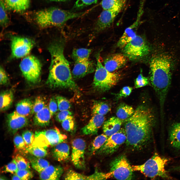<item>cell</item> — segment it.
<instances>
[{
  "label": "cell",
  "mask_w": 180,
  "mask_h": 180,
  "mask_svg": "<svg viewBox=\"0 0 180 180\" xmlns=\"http://www.w3.org/2000/svg\"><path fill=\"white\" fill-rule=\"evenodd\" d=\"M34 134L35 140L32 145L46 148L64 142L67 138L56 127L36 131Z\"/></svg>",
  "instance_id": "7"
},
{
  "label": "cell",
  "mask_w": 180,
  "mask_h": 180,
  "mask_svg": "<svg viewBox=\"0 0 180 180\" xmlns=\"http://www.w3.org/2000/svg\"><path fill=\"white\" fill-rule=\"evenodd\" d=\"M46 106L44 99L41 96H38L34 102L32 114H34Z\"/></svg>",
  "instance_id": "39"
},
{
  "label": "cell",
  "mask_w": 180,
  "mask_h": 180,
  "mask_svg": "<svg viewBox=\"0 0 180 180\" xmlns=\"http://www.w3.org/2000/svg\"><path fill=\"white\" fill-rule=\"evenodd\" d=\"M91 50L90 49L81 48L74 50L72 57L75 62L84 61L89 60Z\"/></svg>",
  "instance_id": "31"
},
{
  "label": "cell",
  "mask_w": 180,
  "mask_h": 180,
  "mask_svg": "<svg viewBox=\"0 0 180 180\" xmlns=\"http://www.w3.org/2000/svg\"><path fill=\"white\" fill-rule=\"evenodd\" d=\"M29 121L26 116L21 115L15 111L7 116L6 124L8 130L11 134H14L20 129L26 126Z\"/></svg>",
  "instance_id": "15"
},
{
  "label": "cell",
  "mask_w": 180,
  "mask_h": 180,
  "mask_svg": "<svg viewBox=\"0 0 180 180\" xmlns=\"http://www.w3.org/2000/svg\"><path fill=\"white\" fill-rule=\"evenodd\" d=\"M126 57L124 54H112L105 59L104 66L109 71L113 72L125 64L127 61Z\"/></svg>",
  "instance_id": "19"
},
{
  "label": "cell",
  "mask_w": 180,
  "mask_h": 180,
  "mask_svg": "<svg viewBox=\"0 0 180 180\" xmlns=\"http://www.w3.org/2000/svg\"><path fill=\"white\" fill-rule=\"evenodd\" d=\"M34 42L30 39L18 36L12 37L11 48L12 56L15 58L23 57L29 53Z\"/></svg>",
  "instance_id": "13"
},
{
  "label": "cell",
  "mask_w": 180,
  "mask_h": 180,
  "mask_svg": "<svg viewBox=\"0 0 180 180\" xmlns=\"http://www.w3.org/2000/svg\"><path fill=\"white\" fill-rule=\"evenodd\" d=\"M22 136L27 147L32 145L35 140V134L29 130H26L22 132Z\"/></svg>",
  "instance_id": "40"
},
{
  "label": "cell",
  "mask_w": 180,
  "mask_h": 180,
  "mask_svg": "<svg viewBox=\"0 0 180 180\" xmlns=\"http://www.w3.org/2000/svg\"><path fill=\"white\" fill-rule=\"evenodd\" d=\"M53 156L54 158L60 162L66 161L70 155V147L68 145L63 142L56 145L53 149Z\"/></svg>",
  "instance_id": "23"
},
{
  "label": "cell",
  "mask_w": 180,
  "mask_h": 180,
  "mask_svg": "<svg viewBox=\"0 0 180 180\" xmlns=\"http://www.w3.org/2000/svg\"><path fill=\"white\" fill-rule=\"evenodd\" d=\"M171 62L168 55L162 54L154 56L150 62V79L159 100L162 115L171 83Z\"/></svg>",
  "instance_id": "3"
},
{
  "label": "cell",
  "mask_w": 180,
  "mask_h": 180,
  "mask_svg": "<svg viewBox=\"0 0 180 180\" xmlns=\"http://www.w3.org/2000/svg\"><path fill=\"white\" fill-rule=\"evenodd\" d=\"M154 116L151 110L143 106L137 108L124 121L126 144L134 149H142L150 140Z\"/></svg>",
  "instance_id": "2"
},
{
  "label": "cell",
  "mask_w": 180,
  "mask_h": 180,
  "mask_svg": "<svg viewBox=\"0 0 180 180\" xmlns=\"http://www.w3.org/2000/svg\"><path fill=\"white\" fill-rule=\"evenodd\" d=\"M110 172L104 173L96 171L89 176H86L78 173L74 170H70L66 174L64 179L66 180H103L112 177Z\"/></svg>",
  "instance_id": "17"
},
{
  "label": "cell",
  "mask_w": 180,
  "mask_h": 180,
  "mask_svg": "<svg viewBox=\"0 0 180 180\" xmlns=\"http://www.w3.org/2000/svg\"><path fill=\"white\" fill-rule=\"evenodd\" d=\"M48 108L51 116H53L58 110V106L56 100L54 98H50Z\"/></svg>",
  "instance_id": "47"
},
{
  "label": "cell",
  "mask_w": 180,
  "mask_h": 180,
  "mask_svg": "<svg viewBox=\"0 0 180 180\" xmlns=\"http://www.w3.org/2000/svg\"><path fill=\"white\" fill-rule=\"evenodd\" d=\"M58 110L60 111L68 110L71 107L70 102L66 98L60 96H56V98Z\"/></svg>",
  "instance_id": "38"
},
{
  "label": "cell",
  "mask_w": 180,
  "mask_h": 180,
  "mask_svg": "<svg viewBox=\"0 0 180 180\" xmlns=\"http://www.w3.org/2000/svg\"><path fill=\"white\" fill-rule=\"evenodd\" d=\"M20 66L23 74L28 82L33 84L38 82L40 74L41 65L37 58L32 56H27L21 61Z\"/></svg>",
  "instance_id": "9"
},
{
  "label": "cell",
  "mask_w": 180,
  "mask_h": 180,
  "mask_svg": "<svg viewBox=\"0 0 180 180\" xmlns=\"http://www.w3.org/2000/svg\"><path fill=\"white\" fill-rule=\"evenodd\" d=\"M8 78L5 70L0 67V83L1 85L7 84L8 81Z\"/></svg>",
  "instance_id": "50"
},
{
  "label": "cell",
  "mask_w": 180,
  "mask_h": 180,
  "mask_svg": "<svg viewBox=\"0 0 180 180\" xmlns=\"http://www.w3.org/2000/svg\"><path fill=\"white\" fill-rule=\"evenodd\" d=\"M52 117L48 107L46 106L35 114L34 118V123L38 126H46L49 124Z\"/></svg>",
  "instance_id": "25"
},
{
  "label": "cell",
  "mask_w": 180,
  "mask_h": 180,
  "mask_svg": "<svg viewBox=\"0 0 180 180\" xmlns=\"http://www.w3.org/2000/svg\"><path fill=\"white\" fill-rule=\"evenodd\" d=\"M127 0H118L111 8L104 10L100 14L98 20L96 28L98 31L104 30L110 27L116 17L124 7Z\"/></svg>",
  "instance_id": "10"
},
{
  "label": "cell",
  "mask_w": 180,
  "mask_h": 180,
  "mask_svg": "<svg viewBox=\"0 0 180 180\" xmlns=\"http://www.w3.org/2000/svg\"><path fill=\"white\" fill-rule=\"evenodd\" d=\"M28 158L32 168L39 173L50 165L47 160L42 158L33 155L29 156Z\"/></svg>",
  "instance_id": "30"
},
{
  "label": "cell",
  "mask_w": 180,
  "mask_h": 180,
  "mask_svg": "<svg viewBox=\"0 0 180 180\" xmlns=\"http://www.w3.org/2000/svg\"><path fill=\"white\" fill-rule=\"evenodd\" d=\"M142 13L138 12L136 21L125 30L117 43V46L120 48H123L128 42L134 39L137 35V29L140 23Z\"/></svg>",
  "instance_id": "16"
},
{
  "label": "cell",
  "mask_w": 180,
  "mask_h": 180,
  "mask_svg": "<svg viewBox=\"0 0 180 180\" xmlns=\"http://www.w3.org/2000/svg\"><path fill=\"white\" fill-rule=\"evenodd\" d=\"M13 160L15 162L18 170H30V168L29 161L21 154H17Z\"/></svg>",
  "instance_id": "36"
},
{
  "label": "cell",
  "mask_w": 180,
  "mask_h": 180,
  "mask_svg": "<svg viewBox=\"0 0 180 180\" xmlns=\"http://www.w3.org/2000/svg\"><path fill=\"white\" fill-rule=\"evenodd\" d=\"M104 116L96 114L93 116L87 124L82 129V133L85 135L96 134L98 129L104 124Z\"/></svg>",
  "instance_id": "20"
},
{
  "label": "cell",
  "mask_w": 180,
  "mask_h": 180,
  "mask_svg": "<svg viewBox=\"0 0 180 180\" xmlns=\"http://www.w3.org/2000/svg\"><path fill=\"white\" fill-rule=\"evenodd\" d=\"M11 178L12 180H21L18 176L15 173L12 176Z\"/></svg>",
  "instance_id": "52"
},
{
  "label": "cell",
  "mask_w": 180,
  "mask_h": 180,
  "mask_svg": "<svg viewBox=\"0 0 180 180\" xmlns=\"http://www.w3.org/2000/svg\"><path fill=\"white\" fill-rule=\"evenodd\" d=\"M95 70L94 64L89 60L84 61L75 62L72 74L74 79L82 78Z\"/></svg>",
  "instance_id": "18"
},
{
  "label": "cell",
  "mask_w": 180,
  "mask_h": 180,
  "mask_svg": "<svg viewBox=\"0 0 180 180\" xmlns=\"http://www.w3.org/2000/svg\"><path fill=\"white\" fill-rule=\"evenodd\" d=\"M84 13H77L52 7L35 12L34 22L42 28L51 26H60L68 20L82 16Z\"/></svg>",
  "instance_id": "4"
},
{
  "label": "cell",
  "mask_w": 180,
  "mask_h": 180,
  "mask_svg": "<svg viewBox=\"0 0 180 180\" xmlns=\"http://www.w3.org/2000/svg\"><path fill=\"white\" fill-rule=\"evenodd\" d=\"M110 106L107 103L102 102H94L92 108L93 115L98 114L104 116L110 110Z\"/></svg>",
  "instance_id": "34"
},
{
  "label": "cell",
  "mask_w": 180,
  "mask_h": 180,
  "mask_svg": "<svg viewBox=\"0 0 180 180\" xmlns=\"http://www.w3.org/2000/svg\"><path fill=\"white\" fill-rule=\"evenodd\" d=\"M6 178H5L4 177L2 176L0 177V180H6Z\"/></svg>",
  "instance_id": "54"
},
{
  "label": "cell",
  "mask_w": 180,
  "mask_h": 180,
  "mask_svg": "<svg viewBox=\"0 0 180 180\" xmlns=\"http://www.w3.org/2000/svg\"><path fill=\"white\" fill-rule=\"evenodd\" d=\"M14 94L12 90H8L1 92L0 97V110L4 111L9 108L12 105Z\"/></svg>",
  "instance_id": "28"
},
{
  "label": "cell",
  "mask_w": 180,
  "mask_h": 180,
  "mask_svg": "<svg viewBox=\"0 0 180 180\" xmlns=\"http://www.w3.org/2000/svg\"><path fill=\"white\" fill-rule=\"evenodd\" d=\"M30 0H4L6 10L19 12L24 11L30 6Z\"/></svg>",
  "instance_id": "24"
},
{
  "label": "cell",
  "mask_w": 180,
  "mask_h": 180,
  "mask_svg": "<svg viewBox=\"0 0 180 180\" xmlns=\"http://www.w3.org/2000/svg\"><path fill=\"white\" fill-rule=\"evenodd\" d=\"M96 56L97 63L92 86L98 91L106 92L117 84L120 75L118 72L109 71L105 68L100 60L99 53Z\"/></svg>",
  "instance_id": "6"
},
{
  "label": "cell",
  "mask_w": 180,
  "mask_h": 180,
  "mask_svg": "<svg viewBox=\"0 0 180 180\" xmlns=\"http://www.w3.org/2000/svg\"><path fill=\"white\" fill-rule=\"evenodd\" d=\"M124 128H121L116 133L108 137L103 146L99 150V152L106 155L112 154L115 152L126 140Z\"/></svg>",
  "instance_id": "12"
},
{
  "label": "cell",
  "mask_w": 180,
  "mask_h": 180,
  "mask_svg": "<svg viewBox=\"0 0 180 180\" xmlns=\"http://www.w3.org/2000/svg\"><path fill=\"white\" fill-rule=\"evenodd\" d=\"M132 90V88L130 86L123 87L117 94V98H118L126 97L130 95Z\"/></svg>",
  "instance_id": "48"
},
{
  "label": "cell",
  "mask_w": 180,
  "mask_h": 180,
  "mask_svg": "<svg viewBox=\"0 0 180 180\" xmlns=\"http://www.w3.org/2000/svg\"><path fill=\"white\" fill-rule=\"evenodd\" d=\"M149 82L148 78L140 73L134 80L135 87L136 88L143 87L148 84Z\"/></svg>",
  "instance_id": "42"
},
{
  "label": "cell",
  "mask_w": 180,
  "mask_h": 180,
  "mask_svg": "<svg viewBox=\"0 0 180 180\" xmlns=\"http://www.w3.org/2000/svg\"><path fill=\"white\" fill-rule=\"evenodd\" d=\"M0 23L2 26H6L10 23V20L6 12L4 0H0Z\"/></svg>",
  "instance_id": "37"
},
{
  "label": "cell",
  "mask_w": 180,
  "mask_h": 180,
  "mask_svg": "<svg viewBox=\"0 0 180 180\" xmlns=\"http://www.w3.org/2000/svg\"><path fill=\"white\" fill-rule=\"evenodd\" d=\"M72 113L68 110L60 111L58 113L56 116V120L61 122L65 119L72 116Z\"/></svg>",
  "instance_id": "45"
},
{
  "label": "cell",
  "mask_w": 180,
  "mask_h": 180,
  "mask_svg": "<svg viewBox=\"0 0 180 180\" xmlns=\"http://www.w3.org/2000/svg\"><path fill=\"white\" fill-rule=\"evenodd\" d=\"M110 172L113 177L118 180H130L133 171L126 156L122 155L113 160L110 164Z\"/></svg>",
  "instance_id": "11"
},
{
  "label": "cell",
  "mask_w": 180,
  "mask_h": 180,
  "mask_svg": "<svg viewBox=\"0 0 180 180\" xmlns=\"http://www.w3.org/2000/svg\"><path fill=\"white\" fill-rule=\"evenodd\" d=\"M169 138L171 144L174 148H180V122L175 123L171 126Z\"/></svg>",
  "instance_id": "27"
},
{
  "label": "cell",
  "mask_w": 180,
  "mask_h": 180,
  "mask_svg": "<svg viewBox=\"0 0 180 180\" xmlns=\"http://www.w3.org/2000/svg\"><path fill=\"white\" fill-rule=\"evenodd\" d=\"M27 149L28 153L37 157L44 158L48 154L46 148L33 145L27 147Z\"/></svg>",
  "instance_id": "35"
},
{
  "label": "cell",
  "mask_w": 180,
  "mask_h": 180,
  "mask_svg": "<svg viewBox=\"0 0 180 180\" xmlns=\"http://www.w3.org/2000/svg\"><path fill=\"white\" fill-rule=\"evenodd\" d=\"M18 168L14 160H12L2 168V173H10L14 174L16 172Z\"/></svg>",
  "instance_id": "44"
},
{
  "label": "cell",
  "mask_w": 180,
  "mask_h": 180,
  "mask_svg": "<svg viewBox=\"0 0 180 180\" xmlns=\"http://www.w3.org/2000/svg\"><path fill=\"white\" fill-rule=\"evenodd\" d=\"M51 1L56 2H63L66 1L68 0H49Z\"/></svg>",
  "instance_id": "53"
},
{
  "label": "cell",
  "mask_w": 180,
  "mask_h": 180,
  "mask_svg": "<svg viewBox=\"0 0 180 180\" xmlns=\"http://www.w3.org/2000/svg\"><path fill=\"white\" fill-rule=\"evenodd\" d=\"M118 0H102L100 4L104 10L109 9L112 7Z\"/></svg>",
  "instance_id": "49"
},
{
  "label": "cell",
  "mask_w": 180,
  "mask_h": 180,
  "mask_svg": "<svg viewBox=\"0 0 180 180\" xmlns=\"http://www.w3.org/2000/svg\"><path fill=\"white\" fill-rule=\"evenodd\" d=\"M123 48L124 54L131 60L142 58L147 55L150 51V47L144 40L138 35Z\"/></svg>",
  "instance_id": "8"
},
{
  "label": "cell",
  "mask_w": 180,
  "mask_h": 180,
  "mask_svg": "<svg viewBox=\"0 0 180 180\" xmlns=\"http://www.w3.org/2000/svg\"><path fill=\"white\" fill-rule=\"evenodd\" d=\"M13 142L15 150L18 154H24L28 153L27 146L22 136L18 134L16 135Z\"/></svg>",
  "instance_id": "32"
},
{
  "label": "cell",
  "mask_w": 180,
  "mask_h": 180,
  "mask_svg": "<svg viewBox=\"0 0 180 180\" xmlns=\"http://www.w3.org/2000/svg\"><path fill=\"white\" fill-rule=\"evenodd\" d=\"M134 111L132 107L123 103L117 108L116 114L118 118L123 122L130 117Z\"/></svg>",
  "instance_id": "29"
},
{
  "label": "cell",
  "mask_w": 180,
  "mask_h": 180,
  "mask_svg": "<svg viewBox=\"0 0 180 180\" xmlns=\"http://www.w3.org/2000/svg\"><path fill=\"white\" fill-rule=\"evenodd\" d=\"M108 137L104 134L96 136L91 143L89 150L92 154L94 153L99 150L105 143Z\"/></svg>",
  "instance_id": "33"
},
{
  "label": "cell",
  "mask_w": 180,
  "mask_h": 180,
  "mask_svg": "<svg viewBox=\"0 0 180 180\" xmlns=\"http://www.w3.org/2000/svg\"><path fill=\"white\" fill-rule=\"evenodd\" d=\"M65 44L64 40L61 38L52 43L48 48L51 61L46 84L52 88L76 90L78 86L74 81L69 62L64 54Z\"/></svg>",
  "instance_id": "1"
},
{
  "label": "cell",
  "mask_w": 180,
  "mask_h": 180,
  "mask_svg": "<svg viewBox=\"0 0 180 180\" xmlns=\"http://www.w3.org/2000/svg\"><path fill=\"white\" fill-rule=\"evenodd\" d=\"M123 121L117 117H112L105 122L103 125L104 134L108 137L116 133L121 128Z\"/></svg>",
  "instance_id": "22"
},
{
  "label": "cell",
  "mask_w": 180,
  "mask_h": 180,
  "mask_svg": "<svg viewBox=\"0 0 180 180\" xmlns=\"http://www.w3.org/2000/svg\"><path fill=\"white\" fill-rule=\"evenodd\" d=\"M170 170L180 172V166H176L171 168Z\"/></svg>",
  "instance_id": "51"
},
{
  "label": "cell",
  "mask_w": 180,
  "mask_h": 180,
  "mask_svg": "<svg viewBox=\"0 0 180 180\" xmlns=\"http://www.w3.org/2000/svg\"><path fill=\"white\" fill-rule=\"evenodd\" d=\"M98 0H77L74 5V7L80 8L96 3Z\"/></svg>",
  "instance_id": "46"
},
{
  "label": "cell",
  "mask_w": 180,
  "mask_h": 180,
  "mask_svg": "<svg viewBox=\"0 0 180 180\" xmlns=\"http://www.w3.org/2000/svg\"><path fill=\"white\" fill-rule=\"evenodd\" d=\"M72 147L71 157L72 163L76 168L84 169L85 168V142L81 138L75 139L72 142Z\"/></svg>",
  "instance_id": "14"
},
{
  "label": "cell",
  "mask_w": 180,
  "mask_h": 180,
  "mask_svg": "<svg viewBox=\"0 0 180 180\" xmlns=\"http://www.w3.org/2000/svg\"><path fill=\"white\" fill-rule=\"evenodd\" d=\"M33 104L30 99H24L17 104L15 111L19 114L26 117L32 113Z\"/></svg>",
  "instance_id": "26"
},
{
  "label": "cell",
  "mask_w": 180,
  "mask_h": 180,
  "mask_svg": "<svg viewBox=\"0 0 180 180\" xmlns=\"http://www.w3.org/2000/svg\"><path fill=\"white\" fill-rule=\"evenodd\" d=\"M61 122L62 128L65 130L71 132L74 130L75 123L72 116L65 119Z\"/></svg>",
  "instance_id": "41"
},
{
  "label": "cell",
  "mask_w": 180,
  "mask_h": 180,
  "mask_svg": "<svg viewBox=\"0 0 180 180\" xmlns=\"http://www.w3.org/2000/svg\"><path fill=\"white\" fill-rule=\"evenodd\" d=\"M21 180H29L32 178L33 174L30 170H18L15 172Z\"/></svg>",
  "instance_id": "43"
},
{
  "label": "cell",
  "mask_w": 180,
  "mask_h": 180,
  "mask_svg": "<svg viewBox=\"0 0 180 180\" xmlns=\"http://www.w3.org/2000/svg\"><path fill=\"white\" fill-rule=\"evenodd\" d=\"M169 160L156 153L144 164L132 166L134 171L140 172L145 176L153 178L157 177L168 179L172 177L165 169Z\"/></svg>",
  "instance_id": "5"
},
{
  "label": "cell",
  "mask_w": 180,
  "mask_h": 180,
  "mask_svg": "<svg viewBox=\"0 0 180 180\" xmlns=\"http://www.w3.org/2000/svg\"><path fill=\"white\" fill-rule=\"evenodd\" d=\"M63 172V168L60 166L50 165L39 173V177L42 180H59Z\"/></svg>",
  "instance_id": "21"
}]
</instances>
